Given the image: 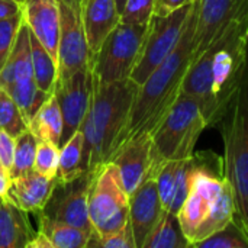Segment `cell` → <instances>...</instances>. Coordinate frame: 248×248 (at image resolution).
I'll use <instances>...</instances> for the list:
<instances>
[{
	"label": "cell",
	"instance_id": "36",
	"mask_svg": "<svg viewBox=\"0 0 248 248\" xmlns=\"http://www.w3.org/2000/svg\"><path fill=\"white\" fill-rule=\"evenodd\" d=\"M190 3L192 0H155L154 16H167Z\"/></svg>",
	"mask_w": 248,
	"mask_h": 248
},
{
	"label": "cell",
	"instance_id": "3",
	"mask_svg": "<svg viewBox=\"0 0 248 248\" xmlns=\"http://www.w3.org/2000/svg\"><path fill=\"white\" fill-rule=\"evenodd\" d=\"M138 87L131 78L109 84L94 81L92 103L81 125L84 137L83 171H94L110 161Z\"/></svg>",
	"mask_w": 248,
	"mask_h": 248
},
{
	"label": "cell",
	"instance_id": "17",
	"mask_svg": "<svg viewBox=\"0 0 248 248\" xmlns=\"http://www.w3.org/2000/svg\"><path fill=\"white\" fill-rule=\"evenodd\" d=\"M81 19L92 58L108 35L119 25L121 13L116 0H80Z\"/></svg>",
	"mask_w": 248,
	"mask_h": 248
},
{
	"label": "cell",
	"instance_id": "34",
	"mask_svg": "<svg viewBox=\"0 0 248 248\" xmlns=\"http://www.w3.org/2000/svg\"><path fill=\"white\" fill-rule=\"evenodd\" d=\"M155 0H126L121 10L124 23H150L154 16Z\"/></svg>",
	"mask_w": 248,
	"mask_h": 248
},
{
	"label": "cell",
	"instance_id": "2",
	"mask_svg": "<svg viewBox=\"0 0 248 248\" xmlns=\"http://www.w3.org/2000/svg\"><path fill=\"white\" fill-rule=\"evenodd\" d=\"M199 0L192 3L187 22L174 51L138 87L128 121L118 138L115 151L132 137L151 134L179 99L182 83L193 54Z\"/></svg>",
	"mask_w": 248,
	"mask_h": 248
},
{
	"label": "cell",
	"instance_id": "41",
	"mask_svg": "<svg viewBox=\"0 0 248 248\" xmlns=\"http://www.w3.org/2000/svg\"><path fill=\"white\" fill-rule=\"evenodd\" d=\"M1 199H3V196H0V201H1Z\"/></svg>",
	"mask_w": 248,
	"mask_h": 248
},
{
	"label": "cell",
	"instance_id": "42",
	"mask_svg": "<svg viewBox=\"0 0 248 248\" xmlns=\"http://www.w3.org/2000/svg\"><path fill=\"white\" fill-rule=\"evenodd\" d=\"M17 1H20V3H22V1H23V0H17Z\"/></svg>",
	"mask_w": 248,
	"mask_h": 248
},
{
	"label": "cell",
	"instance_id": "18",
	"mask_svg": "<svg viewBox=\"0 0 248 248\" xmlns=\"http://www.w3.org/2000/svg\"><path fill=\"white\" fill-rule=\"evenodd\" d=\"M35 235L28 212L3 198L0 201V248H26Z\"/></svg>",
	"mask_w": 248,
	"mask_h": 248
},
{
	"label": "cell",
	"instance_id": "30",
	"mask_svg": "<svg viewBox=\"0 0 248 248\" xmlns=\"http://www.w3.org/2000/svg\"><path fill=\"white\" fill-rule=\"evenodd\" d=\"M179 163L180 160H166L155 170V180H157L158 193H160L164 212L170 211V206H171Z\"/></svg>",
	"mask_w": 248,
	"mask_h": 248
},
{
	"label": "cell",
	"instance_id": "6",
	"mask_svg": "<svg viewBox=\"0 0 248 248\" xmlns=\"http://www.w3.org/2000/svg\"><path fill=\"white\" fill-rule=\"evenodd\" d=\"M90 173L89 217L93 232L108 235L125 228L129 224V195L119 169L109 161Z\"/></svg>",
	"mask_w": 248,
	"mask_h": 248
},
{
	"label": "cell",
	"instance_id": "16",
	"mask_svg": "<svg viewBox=\"0 0 248 248\" xmlns=\"http://www.w3.org/2000/svg\"><path fill=\"white\" fill-rule=\"evenodd\" d=\"M55 185L57 177L51 179L36 170H31L10 179L6 199L28 214H36L49 201Z\"/></svg>",
	"mask_w": 248,
	"mask_h": 248
},
{
	"label": "cell",
	"instance_id": "25",
	"mask_svg": "<svg viewBox=\"0 0 248 248\" xmlns=\"http://www.w3.org/2000/svg\"><path fill=\"white\" fill-rule=\"evenodd\" d=\"M32 76L39 89L52 93L58 78V62L31 32Z\"/></svg>",
	"mask_w": 248,
	"mask_h": 248
},
{
	"label": "cell",
	"instance_id": "29",
	"mask_svg": "<svg viewBox=\"0 0 248 248\" xmlns=\"http://www.w3.org/2000/svg\"><path fill=\"white\" fill-rule=\"evenodd\" d=\"M0 129H4L15 138L28 129V124L25 122L17 105L3 87H0Z\"/></svg>",
	"mask_w": 248,
	"mask_h": 248
},
{
	"label": "cell",
	"instance_id": "28",
	"mask_svg": "<svg viewBox=\"0 0 248 248\" xmlns=\"http://www.w3.org/2000/svg\"><path fill=\"white\" fill-rule=\"evenodd\" d=\"M196 248H248V235L234 221L222 230L211 234L205 240L196 243Z\"/></svg>",
	"mask_w": 248,
	"mask_h": 248
},
{
	"label": "cell",
	"instance_id": "14",
	"mask_svg": "<svg viewBox=\"0 0 248 248\" xmlns=\"http://www.w3.org/2000/svg\"><path fill=\"white\" fill-rule=\"evenodd\" d=\"M164 209L154 174L129 195V224L137 248L144 247L147 237L160 221Z\"/></svg>",
	"mask_w": 248,
	"mask_h": 248
},
{
	"label": "cell",
	"instance_id": "33",
	"mask_svg": "<svg viewBox=\"0 0 248 248\" xmlns=\"http://www.w3.org/2000/svg\"><path fill=\"white\" fill-rule=\"evenodd\" d=\"M87 247L137 248V244H135L131 224H128L125 228H122L116 232L108 234V235H97L96 232H92Z\"/></svg>",
	"mask_w": 248,
	"mask_h": 248
},
{
	"label": "cell",
	"instance_id": "8",
	"mask_svg": "<svg viewBox=\"0 0 248 248\" xmlns=\"http://www.w3.org/2000/svg\"><path fill=\"white\" fill-rule=\"evenodd\" d=\"M192 3L167 16H153L150 20L140 57L129 77L138 86H141L147 77L174 51L187 22Z\"/></svg>",
	"mask_w": 248,
	"mask_h": 248
},
{
	"label": "cell",
	"instance_id": "24",
	"mask_svg": "<svg viewBox=\"0 0 248 248\" xmlns=\"http://www.w3.org/2000/svg\"><path fill=\"white\" fill-rule=\"evenodd\" d=\"M38 231L44 232L48 237L54 248H86L89 244V238L92 234L89 231L48 219L42 215H38Z\"/></svg>",
	"mask_w": 248,
	"mask_h": 248
},
{
	"label": "cell",
	"instance_id": "4",
	"mask_svg": "<svg viewBox=\"0 0 248 248\" xmlns=\"http://www.w3.org/2000/svg\"><path fill=\"white\" fill-rule=\"evenodd\" d=\"M217 126L224 141V171L234 198L235 222L248 235V64Z\"/></svg>",
	"mask_w": 248,
	"mask_h": 248
},
{
	"label": "cell",
	"instance_id": "12",
	"mask_svg": "<svg viewBox=\"0 0 248 248\" xmlns=\"http://www.w3.org/2000/svg\"><path fill=\"white\" fill-rule=\"evenodd\" d=\"M110 161L119 169L128 195L135 192L148 177L155 174L163 163L157 155L151 134H140L125 141L112 155Z\"/></svg>",
	"mask_w": 248,
	"mask_h": 248
},
{
	"label": "cell",
	"instance_id": "1",
	"mask_svg": "<svg viewBox=\"0 0 248 248\" xmlns=\"http://www.w3.org/2000/svg\"><path fill=\"white\" fill-rule=\"evenodd\" d=\"M248 64V13L234 20L187 67L180 94L202 103L208 126H217L237 93Z\"/></svg>",
	"mask_w": 248,
	"mask_h": 248
},
{
	"label": "cell",
	"instance_id": "26",
	"mask_svg": "<svg viewBox=\"0 0 248 248\" xmlns=\"http://www.w3.org/2000/svg\"><path fill=\"white\" fill-rule=\"evenodd\" d=\"M83 147L84 137L81 129H78L67 142L60 147L57 182L67 183L77 179L83 173Z\"/></svg>",
	"mask_w": 248,
	"mask_h": 248
},
{
	"label": "cell",
	"instance_id": "11",
	"mask_svg": "<svg viewBox=\"0 0 248 248\" xmlns=\"http://www.w3.org/2000/svg\"><path fill=\"white\" fill-rule=\"evenodd\" d=\"M93 89L94 80L92 65L84 67L76 71L68 78L55 83L52 93L58 99L64 124L61 145L67 142L78 129H81V125L87 116L92 103Z\"/></svg>",
	"mask_w": 248,
	"mask_h": 248
},
{
	"label": "cell",
	"instance_id": "10",
	"mask_svg": "<svg viewBox=\"0 0 248 248\" xmlns=\"http://www.w3.org/2000/svg\"><path fill=\"white\" fill-rule=\"evenodd\" d=\"M90 182V171H83L77 179L67 183L57 182L49 201L36 214L48 219L93 232V227L89 217Z\"/></svg>",
	"mask_w": 248,
	"mask_h": 248
},
{
	"label": "cell",
	"instance_id": "20",
	"mask_svg": "<svg viewBox=\"0 0 248 248\" xmlns=\"http://www.w3.org/2000/svg\"><path fill=\"white\" fill-rule=\"evenodd\" d=\"M62 113L57 96L52 93L49 99L39 108L35 116L28 124V129L36 137L38 141L52 142L61 145L62 137Z\"/></svg>",
	"mask_w": 248,
	"mask_h": 248
},
{
	"label": "cell",
	"instance_id": "38",
	"mask_svg": "<svg viewBox=\"0 0 248 248\" xmlns=\"http://www.w3.org/2000/svg\"><path fill=\"white\" fill-rule=\"evenodd\" d=\"M26 248H54V246L44 232L36 231V235L33 237V240L28 244Z\"/></svg>",
	"mask_w": 248,
	"mask_h": 248
},
{
	"label": "cell",
	"instance_id": "22",
	"mask_svg": "<svg viewBox=\"0 0 248 248\" xmlns=\"http://www.w3.org/2000/svg\"><path fill=\"white\" fill-rule=\"evenodd\" d=\"M190 241L183 232L179 217L173 212H163L160 221L155 224L147 237L142 248H189Z\"/></svg>",
	"mask_w": 248,
	"mask_h": 248
},
{
	"label": "cell",
	"instance_id": "15",
	"mask_svg": "<svg viewBox=\"0 0 248 248\" xmlns=\"http://www.w3.org/2000/svg\"><path fill=\"white\" fill-rule=\"evenodd\" d=\"M23 22L36 39L58 60L61 10L58 0H23L22 1Z\"/></svg>",
	"mask_w": 248,
	"mask_h": 248
},
{
	"label": "cell",
	"instance_id": "37",
	"mask_svg": "<svg viewBox=\"0 0 248 248\" xmlns=\"http://www.w3.org/2000/svg\"><path fill=\"white\" fill-rule=\"evenodd\" d=\"M22 13V3L17 0H0V20Z\"/></svg>",
	"mask_w": 248,
	"mask_h": 248
},
{
	"label": "cell",
	"instance_id": "23",
	"mask_svg": "<svg viewBox=\"0 0 248 248\" xmlns=\"http://www.w3.org/2000/svg\"><path fill=\"white\" fill-rule=\"evenodd\" d=\"M3 89L7 90V93L12 96V99L17 105V108H19V110H20V113H22L26 124L31 122V119L39 110V108L52 94L49 92H45V90L39 89L38 84L35 83L33 77L15 81V83L6 86Z\"/></svg>",
	"mask_w": 248,
	"mask_h": 248
},
{
	"label": "cell",
	"instance_id": "39",
	"mask_svg": "<svg viewBox=\"0 0 248 248\" xmlns=\"http://www.w3.org/2000/svg\"><path fill=\"white\" fill-rule=\"evenodd\" d=\"M9 182H10L9 171L4 169V166H3V164H1V161H0V196H3V198H6Z\"/></svg>",
	"mask_w": 248,
	"mask_h": 248
},
{
	"label": "cell",
	"instance_id": "35",
	"mask_svg": "<svg viewBox=\"0 0 248 248\" xmlns=\"http://www.w3.org/2000/svg\"><path fill=\"white\" fill-rule=\"evenodd\" d=\"M15 137L6 132L4 129H0V161L4 166V169L10 173L12 164H13V155H15ZM10 176V174H9Z\"/></svg>",
	"mask_w": 248,
	"mask_h": 248
},
{
	"label": "cell",
	"instance_id": "21",
	"mask_svg": "<svg viewBox=\"0 0 248 248\" xmlns=\"http://www.w3.org/2000/svg\"><path fill=\"white\" fill-rule=\"evenodd\" d=\"M234 219H235L234 198H232L231 187H230V185L227 182L225 186H224V189H222V192L217 198L212 209L209 211L208 217L203 219V222L196 230L195 237L192 240V247L196 243H199V241L205 240L206 237H209L211 234L222 230L224 227H227Z\"/></svg>",
	"mask_w": 248,
	"mask_h": 248
},
{
	"label": "cell",
	"instance_id": "13",
	"mask_svg": "<svg viewBox=\"0 0 248 248\" xmlns=\"http://www.w3.org/2000/svg\"><path fill=\"white\" fill-rule=\"evenodd\" d=\"M248 13V0H199L190 62L199 58L225 29Z\"/></svg>",
	"mask_w": 248,
	"mask_h": 248
},
{
	"label": "cell",
	"instance_id": "19",
	"mask_svg": "<svg viewBox=\"0 0 248 248\" xmlns=\"http://www.w3.org/2000/svg\"><path fill=\"white\" fill-rule=\"evenodd\" d=\"M32 76V51H31V31L23 22L17 32L10 55L0 71V87H6L15 81L29 78Z\"/></svg>",
	"mask_w": 248,
	"mask_h": 248
},
{
	"label": "cell",
	"instance_id": "7",
	"mask_svg": "<svg viewBox=\"0 0 248 248\" xmlns=\"http://www.w3.org/2000/svg\"><path fill=\"white\" fill-rule=\"evenodd\" d=\"M147 31L148 23L119 22L92 58L90 65L94 81L109 84L129 78L140 57Z\"/></svg>",
	"mask_w": 248,
	"mask_h": 248
},
{
	"label": "cell",
	"instance_id": "43",
	"mask_svg": "<svg viewBox=\"0 0 248 248\" xmlns=\"http://www.w3.org/2000/svg\"><path fill=\"white\" fill-rule=\"evenodd\" d=\"M192 1H198V0H192Z\"/></svg>",
	"mask_w": 248,
	"mask_h": 248
},
{
	"label": "cell",
	"instance_id": "27",
	"mask_svg": "<svg viewBox=\"0 0 248 248\" xmlns=\"http://www.w3.org/2000/svg\"><path fill=\"white\" fill-rule=\"evenodd\" d=\"M38 140L31 132V129H25L22 134H19L15 140V155H13V164L10 169V179L17 177L20 174H25L31 170H33L36 150H38Z\"/></svg>",
	"mask_w": 248,
	"mask_h": 248
},
{
	"label": "cell",
	"instance_id": "32",
	"mask_svg": "<svg viewBox=\"0 0 248 248\" xmlns=\"http://www.w3.org/2000/svg\"><path fill=\"white\" fill-rule=\"evenodd\" d=\"M22 23H23L22 13L0 20V71L3 70L10 55V51L15 45V41H16V36Z\"/></svg>",
	"mask_w": 248,
	"mask_h": 248
},
{
	"label": "cell",
	"instance_id": "31",
	"mask_svg": "<svg viewBox=\"0 0 248 248\" xmlns=\"http://www.w3.org/2000/svg\"><path fill=\"white\" fill-rule=\"evenodd\" d=\"M58 163H60V147L52 142L39 141L33 170H36L38 173L46 177L55 179L58 171Z\"/></svg>",
	"mask_w": 248,
	"mask_h": 248
},
{
	"label": "cell",
	"instance_id": "40",
	"mask_svg": "<svg viewBox=\"0 0 248 248\" xmlns=\"http://www.w3.org/2000/svg\"><path fill=\"white\" fill-rule=\"evenodd\" d=\"M125 1H126V0H116V3H118V9H119V13H121V10H122L124 4H125Z\"/></svg>",
	"mask_w": 248,
	"mask_h": 248
},
{
	"label": "cell",
	"instance_id": "9",
	"mask_svg": "<svg viewBox=\"0 0 248 248\" xmlns=\"http://www.w3.org/2000/svg\"><path fill=\"white\" fill-rule=\"evenodd\" d=\"M61 10V29L58 45V78L65 80L76 71L89 67L92 54L81 19L80 0H58Z\"/></svg>",
	"mask_w": 248,
	"mask_h": 248
},
{
	"label": "cell",
	"instance_id": "5",
	"mask_svg": "<svg viewBox=\"0 0 248 248\" xmlns=\"http://www.w3.org/2000/svg\"><path fill=\"white\" fill-rule=\"evenodd\" d=\"M205 128L208 124L202 113L201 100L180 94L151 132L157 155L161 161L189 158L195 153V145Z\"/></svg>",
	"mask_w": 248,
	"mask_h": 248
}]
</instances>
